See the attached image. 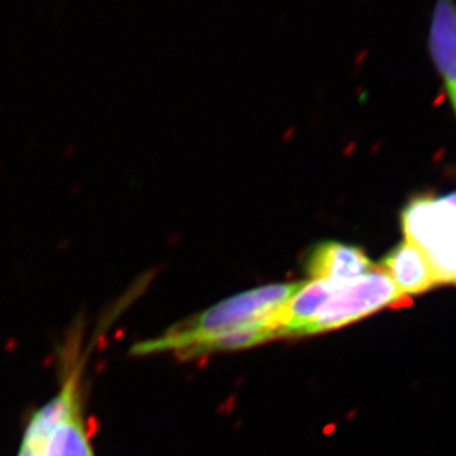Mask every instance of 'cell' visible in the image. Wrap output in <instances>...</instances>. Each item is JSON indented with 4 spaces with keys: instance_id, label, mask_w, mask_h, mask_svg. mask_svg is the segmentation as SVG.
Returning <instances> with one entry per match:
<instances>
[{
    "instance_id": "obj_9",
    "label": "cell",
    "mask_w": 456,
    "mask_h": 456,
    "mask_svg": "<svg viewBox=\"0 0 456 456\" xmlns=\"http://www.w3.org/2000/svg\"><path fill=\"white\" fill-rule=\"evenodd\" d=\"M44 456H94L88 430L85 426L82 402L53 428L49 436Z\"/></svg>"
},
{
    "instance_id": "obj_5",
    "label": "cell",
    "mask_w": 456,
    "mask_h": 456,
    "mask_svg": "<svg viewBox=\"0 0 456 456\" xmlns=\"http://www.w3.org/2000/svg\"><path fill=\"white\" fill-rule=\"evenodd\" d=\"M80 377L82 362L71 368L60 393L33 415L24 433L18 456H44L45 446L53 428L69 415L76 404L82 402Z\"/></svg>"
},
{
    "instance_id": "obj_7",
    "label": "cell",
    "mask_w": 456,
    "mask_h": 456,
    "mask_svg": "<svg viewBox=\"0 0 456 456\" xmlns=\"http://www.w3.org/2000/svg\"><path fill=\"white\" fill-rule=\"evenodd\" d=\"M428 49L456 118V0H436Z\"/></svg>"
},
{
    "instance_id": "obj_4",
    "label": "cell",
    "mask_w": 456,
    "mask_h": 456,
    "mask_svg": "<svg viewBox=\"0 0 456 456\" xmlns=\"http://www.w3.org/2000/svg\"><path fill=\"white\" fill-rule=\"evenodd\" d=\"M381 270L390 277L402 297L424 294L444 281L426 252L412 241H400L382 258Z\"/></svg>"
},
{
    "instance_id": "obj_3",
    "label": "cell",
    "mask_w": 456,
    "mask_h": 456,
    "mask_svg": "<svg viewBox=\"0 0 456 456\" xmlns=\"http://www.w3.org/2000/svg\"><path fill=\"white\" fill-rule=\"evenodd\" d=\"M400 299L403 297L386 273L382 270L368 273L355 281L344 283L304 330L303 337L351 325Z\"/></svg>"
},
{
    "instance_id": "obj_6",
    "label": "cell",
    "mask_w": 456,
    "mask_h": 456,
    "mask_svg": "<svg viewBox=\"0 0 456 456\" xmlns=\"http://www.w3.org/2000/svg\"><path fill=\"white\" fill-rule=\"evenodd\" d=\"M373 264L357 246L341 241L317 243L305 261V272L310 281L348 283L372 272Z\"/></svg>"
},
{
    "instance_id": "obj_8",
    "label": "cell",
    "mask_w": 456,
    "mask_h": 456,
    "mask_svg": "<svg viewBox=\"0 0 456 456\" xmlns=\"http://www.w3.org/2000/svg\"><path fill=\"white\" fill-rule=\"evenodd\" d=\"M344 283L303 281V285L277 312V338L303 337V332L322 307Z\"/></svg>"
},
{
    "instance_id": "obj_2",
    "label": "cell",
    "mask_w": 456,
    "mask_h": 456,
    "mask_svg": "<svg viewBox=\"0 0 456 456\" xmlns=\"http://www.w3.org/2000/svg\"><path fill=\"white\" fill-rule=\"evenodd\" d=\"M406 240L419 246L444 283H456V193L415 198L402 212Z\"/></svg>"
},
{
    "instance_id": "obj_1",
    "label": "cell",
    "mask_w": 456,
    "mask_h": 456,
    "mask_svg": "<svg viewBox=\"0 0 456 456\" xmlns=\"http://www.w3.org/2000/svg\"><path fill=\"white\" fill-rule=\"evenodd\" d=\"M303 281L276 283L245 290L232 298L208 308L198 316L190 317L172 326L158 338L138 342L132 346L134 355L175 353L183 359L194 357L199 348L223 335L265 321L276 313L297 290Z\"/></svg>"
}]
</instances>
